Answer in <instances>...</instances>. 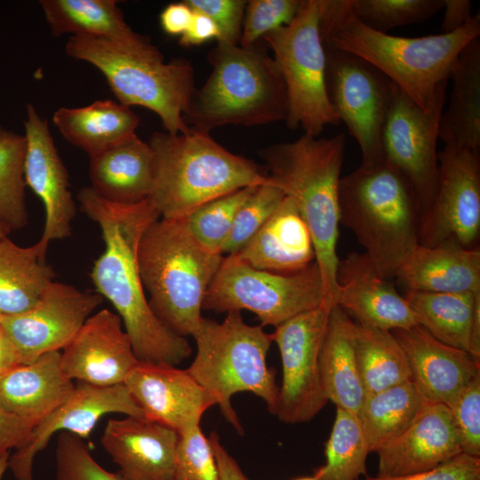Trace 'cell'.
I'll use <instances>...</instances> for the list:
<instances>
[{"label":"cell","instance_id":"obj_1","mask_svg":"<svg viewBox=\"0 0 480 480\" xmlns=\"http://www.w3.org/2000/svg\"><path fill=\"white\" fill-rule=\"evenodd\" d=\"M77 199L81 210L98 223L105 244L91 272L96 293L116 308L140 362L180 364L192 348L151 310L138 263L144 231L161 218L156 207L149 197L132 204L112 203L91 187L82 188Z\"/></svg>","mask_w":480,"mask_h":480},{"label":"cell","instance_id":"obj_2","mask_svg":"<svg viewBox=\"0 0 480 480\" xmlns=\"http://www.w3.org/2000/svg\"><path fill=\"white\" fill-rule=\"evenodd\" d=\"M325 46L356 55L387 76L424 111L446 99L452 67L461 51L480 36L479 13L460 28L419 37L373 30L351 13L349 0H318Z\"/></svg>","mask_w":480,"mask_h":480},{"label":"cell","instance_id":"obj_3","mask_svg":"<svg viewBox=\"0 0 480 480\" xmlns=\"http://www.w3.org/2000/svg\"><path fill=\"white\" fill-rule=\"evenodd\" d=\"M345 135L319 138L304 133L292 142L269 145L259 153L268 176L297 206L311 235L324 286V308L336 306L339 188Z\"/></svg>","mask_w":480,"mask_h":480},{"label":"cell","instance_id":"obj_4","mask_svg":"<svg viewBox=\"0 0 480 480\" xmlns=\"http://www.w3.org/2000/svg\"><path fill=\"white\" fill-rule=\"evenodd\" d=\"M340 224L364 248L378 274L391 280L419 245L420 208L409 180L385 159L340 179Z\"/></svg>","mask_w":480,"mask_h":480},{"label":"cell","instance_id":"obj_5","mask_svg":"<svg viewBox=\"0 0 480 480\" xmlns=\"http://www.w3.org/2000/svg\"><path fill=\"white\" fill-rule=\"evenodd\" d=\"M148 143L153 151L149 198L161 218L182 219L213 199L270 180L255 163L206 132H155Z\"/></svg>","mask_w":480,"mask_h":480},{"label":"cell","instance_id":"obj_6","mask_svg":"<svg viewBox=\"0 0 480 480\" xmlns=\"http://www.w3.org/2000/svg\"><path fill=\"white\" fill-rule=\"evenodd\" d=\"M212 72L196 89L183 119L209 133L225 125L254 126L285 121L288 97L273 57L252 47L217 43L207 57Z\"/></svg>","mask_w":480,"mask_h":480},{"label":"cell","instance_id":"obj_7","mask_svg":"<svg viewBox=\"0 0 480 480\" xmlns=\"http://www.w3.org/2000/svg\"><path fill=\"white\" fill-rule=\"evenodd\" d=\"M223 257L203 247L183 219L159 218L144 231L138 248L142 284L151 310L172 332L194 335Z\"/></svg>","mask_w":480,"mask_h":480},{"label":"cell","instance_id":"obj_8","mask_svg":"<svg viewBox=\"0 0 480 480\" xmlns=\"http://www.w3.org/2000/svg\"><path fill=\"white\" fill-rule=\"evenodd\" d=\"M193 338L196 354L187 371L217 398L222 414L238 432L243 428L231 404L236 393L258 396L276 413L279 387L276 371L267 364L271 333L262 325L246 324L240 311H231L220 323L203 317Z\"/></svg>","mask_w":480,"mask_h":480},{"label":"cell","instance_id":"obj_9","mask_svg":"<svg viewBox=\"0 0 480 480\" xmlns=\"http://www.w3.org/2000/svg\"><path fill=\"white\" fill-rule=\"evenodd\" d=\"M67 53L91 63L105 76L120 103L156 113L166 132L188 133L183 114L196 91L189 60L144 55L121 45L89 37L69 36Z\"/></svg>","mask_w":480,"mask_h":480},{"label":"cell","instance_id":"obj_10","mask_svg":"<svg viewBox=\"0 0 480 480\" xmlns=\"http://www.w3.org/2000/svg\"><path fill=\"white\" fill-rule=\"evenodd\" d=\"M285 84L290 129L319 136L340 122L326 90V52L319 26L318 0H301L293 20L263 36Z\"/></svg>","mask_w":480,"mask_h":480},{"label":"cell","instance_id":"obj_11","mask_svg":"<svg viewBox=\"0 0 480 480\" xmlns=\"http://www.w3.org/2000/svg\"><path fill=\"white\" fill-rule=\"evenodd\" d=\"M324 293L316 261L292 274L260 270L232 255L223 257L206 292L203 309L216 313L249 310L262 326H278L324 307Z\"/></svg>","mask_w":480,"mask_h":480},{"label":"cell","instance_id":"obj_12","mask_svg":"<svg viewBox=\"0 0 480 480\" xmlns=\"http://www.w3.org/2000/svg\"><path fill=\"white\" fill-rule=\"evenodd\" d=\"M330 104L361 150L362 167L384 161L382 132L391 82L373 66L349 52L325 46Z\"/></svg>","mask_w":480,"mask_h":480},{"label":"cell","instance_id":"obj_13","mask_svg":"<svg viewBox=\"0 0 480 480\" xmlns=\"http://www.w3.org/2000/svg\"><path fill=\"white\" fill-rule=\"evenodd\" d=\"M438 185L419 218V244L477 248L480 235V154L444 145L437 154Z\"/></svg>","mask_w":480,"mask_h":480},{"label":"cell","instance_id":"obj_14","mask_svg":"<svg viewBox=\"0 0 480 480\" xmlns=\"http://www.w3.org/2000/svg\"><path fill=\"white\" fill-rule=\"evenodd\" d=\"M328 309L319 307L275 327L273 341L282 363V382L275 415L285 423L312 420L327 404L320 376L319 351Z\"/></svg>","mask_w":480,"mask_h":480},{"label":"cell","instance_id":"obj_15","mask_svg":"<svg viewBox=\"0 0 480 480\" xmlns=\"http://www.w3.org/2000/svg\"><path fill=\"white\" fill-rule=\"evenodd\" d=\"M445 100H441L432 110L424 111L391 82L382 132L384 159L412 184L420 213L430 205L437 189L436 143Z\"/></svg>","mask_w":480,"mask_h":480},{"label":"cell","instance_id":"obj_16","mask_svg":"<svg viewBox=\"0 0 480 480\" xmlns=\"http://www.w3.org/2000/svg\"><path fill=\"white\" fill-rule=\"evenodd\" d=\"M102 300L98 293L52 281L33 307L2 316L1 324L20 364H29L46 353L62 350Z\"/></svg>","mask_w":480,"mask_h":480},{"label":"cell","instance_id":"obj_17","mask_svg":"<svg viewBox=\"0 0 480 480\" xmlns=\"http://www.w3.org/2000/svg\"><path fill=\"white\" fill-rule=\"evenodd\" d=\"M108 413L145 418L124 383L110 387L75 383L68 398L37 423L24 444L10 454L8 468L17 480H32L35 457L54 434L68 432L88 438L98 421Z\"/></svg>","mask_w":480,"mask_h":480},{"label":"cell","instance_id":"obj_18","mask_svg":"<svg viewBox=\"0 0 480 480\" xmlns=\"http://www.w3.org/2000/svg\"><path fill=\"white\" fill-rule=\"evenodd\" d=\"M144 417L179 435L200 426L217 398L186 370L165 364L140 362L124 380Z\"/></svg>","mask_w":480,"mask_h":480},{"label":"cell","instance_id":"obj_19","mask_svg":"<svg viewBox=\"0 0 480 480\" xmlns=\"http://www.w3.org/2000/svg\"><path fill=\"white\" fill-rule=\"evenodd\" d=\"M64 374L99 387L124 383L139 363L120 316L103 308L92 315L60 356Z\"/></svg>","mask_w":480,"mask_h":480},{"label":"cell","instance_id":"obj_20","mask_svg":"<svg viewBox=\"0 0 480 480\" xmlns=\"http://www.w3.org/2000/svg\"><path fill=\"white\" fill-rule=\"evenodd\" d=\"M24 124L27 142L24 179L44 206V227L38 243L47 251L51 241L70 236L76 208L69 190L68 174L47 120L28 104Z\"/></svg>","mask_w":480,"mask_h":480},{"label":"cell","instance_id":"obj_21","mask_svg":"<svg viewBox=\"0 0 480 480\" xmlns=\"http://www.w3.org/2000/svg\"><path fill=\"white\" fill-rule=\"evenodd\" d=\"M374 452L376 476H396L433 469L462 451L450 408L428 402L401 434Z\"/></svg>","mask_w":480,"mask_h":480},{"label":"cell","instance_id":"obj_22","mask_svg":"<svg viewBox=\"0 0 480 480\" xmlns=\"http://www.w3.org/2000/svg\"><path fill=\"white\" fill-rule=\"evenodd\" d=\"M337 282L336 306L356 323L389 332L418 324L404 297L378 274L364 252H353L340 260Z\"/></svg>","mask_w":480,"mask_h":480},{"label":"cell","instance_id":"obj_23","mask_svg":"<svg viewBox=\"0 0 480 480\" xmlns=\"http://www.w3.org/2000/svg\"><path fill=\"white\" fill-rule=\"evenodd\" d=\"M178 440L164 425L126 416L107 422L100 444L125 480H175Z\"/></svg>","mask_w":480,"mask_h":480},{"label":"cell","instance_id":"obj_24","mask_svg":"<svg viewBox=\"0 0 480 480\" xmlns=\"http://www.w3.org/2000/svg\"><path fill=\"white\" fill-rule=\"evenodd\" d=\"M392 333L406 355L411 380L428 402L449 407L460 392L480 375L479 360L439 341L420 324Z\"/></svg>","mask_w":480,"mask_h":480},{"label":"cell","instance_id":"obj_25","mask_svg":"<svg viewBox=\"0 0 480 480\" xmlns=\"http://www.w3.org/2000/svg\"><path fill=\"white\" fill-rule=\"evenodd\" d=\"M230 255L253 268L280 274L299 272L316 260L309 230L286 196L263 227Z\"/></svg>","mask_w":480,"mask_h":480},{"label":"cell","instance_id":"obj_26","mask_svg":"<svg viewBox=\"0 0 480 480\" xmlns=\"http://www.w3.org/2000/svg\"><path fill=\"white\" fill-rule=\"evenodd\" d=\"M40 4L56 36L68 33L108 41L148 56H164L148 37L131 28L115 0H42Z\"/></svg>","mask_w":480,"mask_h":480},{"label":"cell","instance_id":"obj_27","mask_svg":"<svg viewBox=\"0 0 480 480\" xmlns=\"http://www.w3.org/2000/svg\"><path fill=\"white\" fill-rule=\"evenodd\" d=\"M60 351L46 353L0 375V407L35 426L71 394L75 383L63 372Z\"/></svg>","mask_w":480,"mask_h":480},{"label":"cell","instance_id":"obj_28","mask_svg":"<svg viewBox=\"0 0 480 480\" xmlns=\"http://www.w3.org/2000/svg\"><path fill=\"white\" fill-rule=\"evenodd\" d=\"M91 188L103 199L123 204L149 197L153 184V151L133 134L90 156Z\"/></svg>","mask_w":480,"mask_h":480},{"label":"cell","instance_id":"obj_29","mask_svg":"<svg viewBox=\"0 0 480 480\" xmlns=\"http://www.w3.org/2000/svg\"><path fill=\"white\" fill-rule=\"evenodd\" d=\"M418 324L439 341L480 361V292L403 294Z\"/></svg>","mask_w":480,"mask_h":480},{"label":"cell","instance_id":"obj_30","mask_svg":"<svg viewBox=\"0 0 480 480\" xmlns=\"http://www.w3.org/2000/svg\"><path fill=\"white\" fill-rule=\"evenodd\" d=\"M395 279L405 291L480 292V249L419 244L400 267Z\"/></svg>","mask_w":480,"mask_h":480},{"label":"cell","instance_id":"obj_31","mask_svg":"<svg viewBox=\"0 0 480 480\" xmlns=\"http://www.w3.org/2000/svg\"><path fill=\"white\" fill-rule=\"evenodd\" d=\"M355 322L339 306L329 311L319 351L323 389L336 407L357 414L366 396L354 348Z\"/></svg>","mask_w":480,"mask_h":480},{"label":"cell","instance_id":"obj_32","mask_svg":"<svg viewBox=\"0 0 480 480\" xmlns=\"http://www.w3.org/2000/svg\"><path fill=\"white\" fill-rule=\"evenodd\" d=\"M449 80L448 107L443 110L438 139L444 145L475 152L480 148V39H473L458 56Z\"/></svg>","mask_w":480,"mask_h":480},{"label":"cell","instance_id":"obj_33","mask_svg":"<svg viewBox=\"0 0 480 480\" xmlns=\"http://www.w3.org/2000/svg\"><path fill=\"white\" fill-rule=\"evenodd\" d=\"M52 122L68 142L92 156L135 134L140 117L128 106L102 100L81 108H60Z\"/></svg>","mask_w":480,"mask_h":480},{"label":"cell","instance_id":"obj_34","mask_svg":"<svg viewBox=\"0 0 480 480\" xmlns=\"http://www.w3.org/2000/svg\"><path fill=\"white\" fill-rule=\"evenodd\" d=\"M37 242L21 247L5 237L0 241V315L13 316L29 309L53 281L55 272L46 263Z\"/></svg>","mask_w":480,"mask_h":480},{"label":"cell","instance_id":"obj_35","mask_svg":"<svg viewBox=\"0 0 480 480\" xmlns=\"http://www.w3.org/2000/svg\"><path fill=\"white\" fill-rule=\"evenodd\" d=\"M428 402L412 380L366 394L356 415L371 452L401 434Z\"/></svg>","mask_w":480,"mask_h":480},{"label":"cell","instance_id":"obj_36","mask_svg":"<svg viewBox=\"0 0 480 480\" xmlns=\"http://www.w3.org/2000/svg\"><path fill=\"white\" fill-rule=\"evenodd\" d=\"M354 348L366 394L411 380L406 355L392 332L355 322Z\"/></svg>","mask_w":480,"mask_h":480},{"label":"cell","instance_id":"obj_37","mask_svg":"<svg viewBox=\"0 0 480 480\" xmlns=\"http://www.w3.org/2000/svg\"><path fill=\"white\" fill-rule=\"evenodd\" d=\"M371 452L356 413L336 407L334 422L325 444V462L315 469L317 480H357L366 475Z\"/></svg>","mask_w":480,"mask_h":480},{"label":"cell","instance_id":"obj_38","mask_svg":"<svg viewBox=\"0 0 480 480\" xmlns=\"http://www.w3.org/2000/svg\"><path fill=\"white\" fill-rule=\"evenodd\" d=\"M25 135L0 128V219L12 230L28 224Z\"/></svg>","mask_w":480,"mask_h":480},{"label":"cell","instance_id":"obj_39","mask_svg":"<svg viewBox=\"0 0 480 480\" xmlns=\"http://www.w3.org/2000/svg\"><path fill=\"white\" fill-rule=\"evenodd\" d=\"M256 187H246L220 196L182 218L193 237L208 251L222 254L236 214Z\"/></svg>","mask_w":480,"mask_h":480},{"label":"cell","instance_id":"obj_40","mask_svg":"<svg viewBox=\"0 0 480 480\" xmlns=\"http://www.w3.org/2000/svg\"><path fill=\"white\" fill-rule=\"evenodd\" d=\"M444 8V0H349V9L364 26L382 33L423 22Z\"/></svg>","mask_w":480,"mask_h":480},{"label":"cell","instance_id":"obj_41","mask_svg":"<svg viewBox=\"0 0 480 480\" xmlns=\"http://www.w3.org/2000/svg\"><path fill=\"white\" fill-rule=\"evenodd\" d=\"M284 197L271 180L257 186L238 209L222 254L237 252L268 220Z\"/></svg>","mask_w":480,"mask_h":480},{"label":"cell","instance_id":"obj_42","mask_svg":"<svg viewBox=\"0 0 480 480\" xmlns=\"http://www.w3.org/2000/svg\"><path fill=\"white\" fill-rule=\"evenodd\" d=\"M57 480H125L102 468L80 436L60 432L55 451Z\"/></svg>","mask_w":480,"mask_h":480},{"label":"cell","instance_id":"obj_43","mask_svg":"<svg viewBox=\"0 0 480 480\" xmlns=\"http://www.w3.org/2000/svg\"><path fill=\"white\" fill-rule=\"evenodd\" d=\"M175 480H220L213 450L200 426L179 435Z\"/></svg>","mask_w":480,"mask_h":480},{"label":"cell","instance_id":"obj_44","mask_svg":"<svg viewBox=\"0 0 480 480\" xmlns=\"http://www.w3.org/2000/svg\"><path fill=\"white\" fill-rule=\"evenodd\" d=\"M301 0L247 1L239 45L252 47L268 33L289 24L296 15Z\"/></svg>","mask_w":480,"mask_h":480},{"label":"cell","instance_id":"obj_45","mask_svg":"<svg viewBox=\"0 0 480 480\" xmlns=\"http://www.w3.org/2000/svg\"><path fill=\"white\" fill-rule=\"evenodd\" d=\"M449 408L462 452L480 458V375L460 392Z\"/></svg>","mask_w":480,"mask_h":480},{"label":"cell","instance_id":"obj_46","mask_svg":"<svg viewBox=\"0 0 480 480\" xmlns=\"http://www.w3.org/2000/svg\"><path fill=\"white\" fill-rule=\"evenodd\" d=\"M194 11L212 20L220 30L217 43L239 44L247 1L244 0H186Z\"/></svg>","mask_w":480,"mask_h":480},{"label":"cell","instance_id":"obj_47","mask_svg":"<svg viewBox=\"0 0 480 480\" xmlns=\"http://www.w3.org/2000/svg\"><path fill=\"white\" fill-rule=\"evenodd\" d=\"M365 480H480V458L460 453L436 468L396 476H371Z\"/></svg>","mask_w":480,"mask_h":480},{"label":"cell","instance_id":"obj_48","mask_svg":"<svg viewBox=\"0 0 480 480\" xmlns=\"http://www.w3.org/2000/svg\"><path fill=\"white\" fill-rule=\"evenodd\" d=\"M35 424L0 407V456L20 447Z\"/></svg>","mask_w":480,"mask_h":480},{"label":"cell","instance_id":"obj_49","mask_svg":"<svg viewBox=\"0 0 480 480\" xmlns=\"http://www.w3.org/2000/svg\"><path fill=\"white\" fill-rule=\"evenodd\" d=\"M212 39H216L217 41L220 39L218 27L207 15L194 12L188 29L180 37V44L184 47H191L202 44Z\"/></svg>","mask_w":480,"mask_h":480},{"label":"cell","instance_id":"obj_50","mask_svg":"<svg viewBox=\"0 0 480 480\" xmlns=\"http://www.w3.org/2000/svg\"><path fill=\"white\" fill-rule=\"evenodd\" d=\"M193 10L183 1L168 4L160 14L163 30L171 36H182L188 29Z\"/></svg>","mask_w":480,"mask_h":480},{"label":"cell","instance_id":"obj_51","mask_svg":"<svg viewBox=\"0 0 480 480\" xmlns=\"http://www.w3.org/2000/svg\"><path fill=\"white\" fill-rule=\"evenodd\" d=\"M208 439L216 458L220 480H250L236 460L223 447L215 432H212Z\"/></svg>","mask_w":480,"mask_h":480},{"label":"cell","instance_id":"obj_52","mask_svg":"<svg viewBox=\"0 0 480 480\" xmlns=\"http://www.w3.org/2000/svg\"><path fill=\"white\" fill-rule=\"evenodd\" d=\"M444 14L441 33L453 32L462 28L472 17V4L468 0H444Z\"/></svg>","mask_w":480,"mask_h":480},{"label":"cell","instance_id":"obj_53","mask_svg":"<svg viewBox=\"0 0 480 480\" xmlns=\"http://www.w3.org/2000/svg\"><path fill=\"white\" fill-rule=\"evenodd\" d=\"M18 364V353L0 322V375Z\"/></svg>","mask_w":480,"mask_h":480},{"label":"cell","instance_id":"obj_54","mask_svg":"<svg viewBox=\"0 0 480 480\" xmlns=\"http://www.w3.org/2000/svg\"><path fill=\"white\" fill-rule=\"evenodd\" d=\"M9 457H10V452L0 456V480H3L4 474L5 470L8 468Z\"/></svg>","mask_w":480,"mask_h":480},{"label":"cell","instance_id":"obj_55","mask_svg":"<svg viewBox=\"0 0 480 480\" xmlns=\"http://www.w3.org/2000/svg\"><path fill=\"white\" fill-rule=\"evenodd\" d=\"M11 229L0 219V241L7 237Z\"/></svg>","mask_w":480,"mask_h":480},{"label":"cell","instance_id":"obj_56","mask_svg":"<svg viewBox=\"0 0 480 480\" xmlns=\"http://www.w3.org/2000/svg\"><path fill=\"white\" fill-rule=\"evenodd\" d=\"M293 480H317V479L314 476H312L298 477V478H295Z\"/></svg>","mask_w":480,"mask_h":480},{"label":"cell","instance_id":"obj_57","mask_svg":"<svg viewBox=\"0 0 480 480\" xmlns=\"http://www.w3.org/2000/svg\"><path fill=\"white\" fill-rule=\"evenodd\" d=\"M1 319H2V316L0 315V322H1Z\"/></svg>","mask_w":480,"mask_h":480}]
</instances>
